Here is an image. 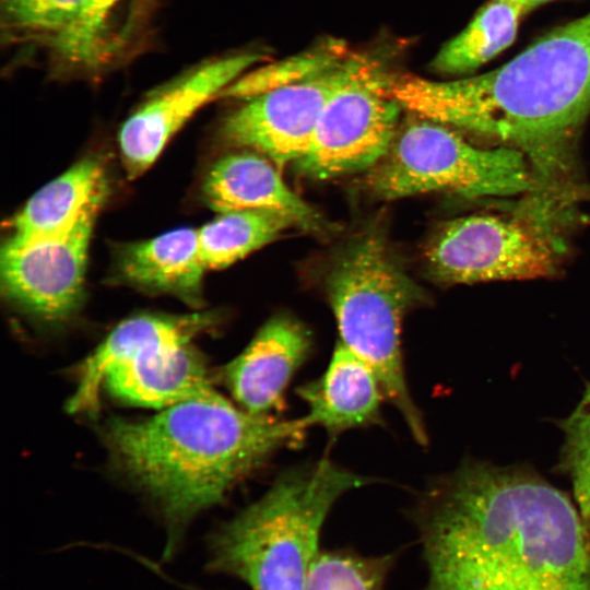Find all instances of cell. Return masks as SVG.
Wrapping results in <instances>:
<instances>
[{"label": "cell", "mask_w": 590, "mask_h": 590, "mask_svg": "<svg viewBox=\"0 0 590 590\" xmlns=\"http://www.w3.org/2000/svg\"><path fill=\"white\" fill-rule=\"evenodd\" d=\"M427 590H590V538L565 494L531 474L470 463L427 495Z\"/></svg>", "instance_id": "cell-1"}, {"label": "cell", "mask_w": 590, "mask_h": 590, "mask_svg": "<svg viewBox=\"0 0 590 590\" xmlns=\"http://www.w3.org/2000/svg\"><path fill=\"white\" fill-rule=\"evenodd\" d=\"M392 93L413 115L521 151L551 185L590 113V12L489 72L447 81L396 78Z\"/></svg>", "instance_id": "cell-2"}, {"label": "cell", "mask_w": 590, "mask_h": 590, "mask_svg": "<svg viewBox=\"0 0 590 590\" xmlns=\"http://www.w3.org/2000/svg\"><path fill=\"white\" fill-rule=\"evenodd\" d=\"M307 428L304 417L255 415L219 393L162 409L148 418H113L103 437L114 462L161 511L169 555L198 514L223 500Z\"/></svg>", "instance_id": "cell-3"}, {"label": "cell", "mask_w": 590, "mask_h": 590, "mask_svg": "<svg viewBox=\"0 0 590 590\" xmlns=\"http://www.w3.org/2000/svg\"><path fill=\"white\" fill-rule=\"evenodd\" d=\"M366 483L327 459L285 472L214 535L210 569L237 577L251 590H305L329 511Z\"/></svg>", "instance_id": "cell-4"}, {"label": "cell", "mask_w": 590, "mask_h": 590, "mask_svg": "<svg viewBox=\"0 0 590 590\" xmlns=\"http://www.w3.org/2000/svg\"><path fill=\"white\" fill-rule=\"evenodd\" d=\"M340 342L375 371L385 398L414 439L427 435L405 379L401 347L405 315L422 300L420 288L394 259L385 236L367 231L338 256L326 283Z\"/></svg>", "instance_id": "cell-5"}, {"label": "cell", "mask_w": 590, "mask_h": 590, "mask_svg": "<svg viewBox=\"0 0 590 590\" xmlns=\"http://www.w3.org/2000/svg\"><path fill=\"white\" fill-rule=\"evenodd\" d=\"M366 185L382 200L437 191L510 196L548 187L521 151L476 146L457 129L416 115L400 126Z\"/></svg>", "instance_id": "cell-6"}, {"label": "cell", "mask_w": 590, "mask_h": 590, "mask_svg": "<svg viewBox=\"0 0 590 590\" xmlns=\"http://www.w3.org/2000/svg\"><path fill=\"white\" fill-rule=\"evenodd\" d=\"M553 187L511 211L448 221L429 240L425 257L440 282L468 284L552 275L565 251L560 196Z\"/></svg>", "instance_id": "cell-7"}, {"label": "cell", "mask_w": 590, "mask_h": 590, "mask_svg": "<svg viewBox=\"0 0 590 590\" xmlns=\"http://www.w3.org/2000/svg\"><path fill=\"white\" fill-rule=\"evenodd\" d=\"M396 78L376 58L352 54L344 79L327 99L309 146L295 163L326 180L371 169L389 150L404 109L392 93Z\"/></svg>", "instance_id": "cell-8"}, {"label": "cell", "mask_w": 590, "mask_h": 590, "mask_svg": "<svg viewBox=\"0 0 590 590\" xmlns=\"http://www.w3.org/2000/svg\"><path fill=\"white\" fill-rule=\"evenodd\" d=\"M88 209L69 231L27 244L5 243L1 249V283L7 296L28 312L49 321L69 318L83 298L87 250L97 213Z\"/></svg>", "instance_id": "cell-9"}, {"label": "cell", "mask_w": 590, "mask_h": 590, "mask_svg": "<svg viewBox=\"0 0 590 590\" xmlns=\"http://www.w3.org/2000/svg\"><path fill=\"white\" fill-rule=\"evenodd\" d=\"M349 52L331 68L245 99L224 121V139L253 149L278 167L297 163L307 151L323 106L344 79Z\"/></svg>", "instance_id": "cell-10"}, {"label": "cell", "mask_w": 590, "mask_h": 590, "mask_svg": "<svg viewBox=\"0 0 590 590\" xmlns=\"http://www.w3.org/2000/svg\"><path fill=\"white\" fill-rule=\"evenodd\" d=\"M261 59L260 54L241 52L204 62L148 99L125 121L118 135L129 176L145 172L199 108Z\"/></svg>", "instance_id": "cell-11"}, {"label": "cell", "mask_w": 590, "mask_h": 590, "mask_svg": "<svg viewBox=\"0 0 590 590\" xmlns=\"http://www.w3.org/2000/svg\"><path fill=\"white\" fill-rule=\"evenodd\" d=\"M307 329L287 315L269 319L222 371L237 405L260 416L280 408L285 389L311 352Z\"/></svg>", "instance_id": "cell-12"}, {"label": "cell", "mask_w": 590, "mask_h": 590, "mask_svg": "<svg viewBox=\"0 0 590 590\" xmlns=\"http://www.w3.org/2000/svg\"><path fill=\"white\" fill-rule=\"evenodd\" d=\"M140 406L165 409L219 394L200 354L190 342H156L110 368L103 389Z\"/></svg>", "instance_id": "cell-13"}, {"label": "cell", "mask_w": 590, "mask_h": 590, "mask_svg": "<svg viewBox=\"0 0 590 590\" xmlns=\"http://www.w3.org/2000/svg\"><path fill=\"white\" fill-rule=\"evenodd\" d=\"M278 168L261 154L227 155L208 174L203 185L204 199L220 213L269 212L286 217L305 231L324 229L320 214L285 184Z\"/></svg>", "instance_id": "cell-14"}, {"label": "cell", "mask_w": 590, "mask_h": 590, "mask_svg": "<svg viewBox=\"0 0 590 590\" xmlns=\"http://www.w3.org/2000/svg\"><path fill=\"white\" fill-rule=\"evenodd\" d=\"M297 393L306 403L308 426H321L333 436L381 420L385 394L375 371L340 341L324 373Z\"/></svg>", "instance_id": "cell-15"}, {"label": "cell", "mask_w": 590, "mask_h": 590, "mask_svg": "<svg viewBox=\"0 0 590 590\" xmlns=\"http://www.w3.org/2000/svg\"><path fill=\"white\" fill-rule=\"evenodd\" d=\"M213 324V315L209 312L140 315L123 320L81 365L76 387L67 402L68 411L96 412L105 374L143 347L167 340L191 342Z\"/></svg>", "instance_id": "cell-16"}, {"label": "cell", "mask_w": 590, "mask_h": 590, "mask_svg": "<svg viewBox=\"0 0 590 590\" xmlns=\"http://www.w3.org/2000/svg\"><path fill=\"white\" fill-rule=\"evenodd\" d=\"M107 193L103 163L85 157L35 192L12 222L7 243L27 244L71 229Z\"/></svg>", "instance_id": "cell-17"}, {"label": "cell", "mask_w": 590, "mask_h": 590, "mask_svg": "<svg viewBox=\"0 0 590 590\" xmlns=\"http://www.w3.org/2000/svg\"><path fill=\"white\" fill-rule=\"evenodd\" d=\"M203 262L198 229L178 228L125 248L119 272L130 284L199 305Z\"/></svg>", "instance_id": "cell-18"}, {"label": "cell", "mask_w": 590, "mask_h": 590, "mask_svg": "<svg viewBox=\"0 0 590 590\" xmlns=\"http://www.w3.org/2000/svg\"><path fill=\"white\" fill-rule=\"evenodd\" d=\"M524 15L512 0H488L471 22L447 42L434 58V70L445 75L471 73L509 47Z\"/></svg>", "instance_id": "cell-19"}, {"label": "cell", "mask_w": 590, "mask_h": 590, "mask_svg": "<svg viewBox=\"0 0 590 590\" xmlns=\"http://www.w3.org/2000/svg\"><path fill=\"white\" fill-rule=\"evenodd\" d=\"M294 226L284 216L261 211H229L198 229L206 269H222L275 239Z\"/></svg>", "instance_id": "cell-20"}, {"label": "cell", "mask_w": 590, "mask_h": 590, "mask_svg": "<svg viewBox=\"0 0 590 590\" xmlns=\"http://www.w3.org/2000/svg\"><path fill=\"white\" fill-rule=\"evenodd\" d=\"M349 52L340 42L323 43L285 60L250 69L227 86L220 96L248 99L272 88L316 75L340 62Z\"/></svg>", "instance_id": "cell-21"}, {"label": "cell", "mask_w": 590, "mask_h": 590, "mask_svg": "<svg viewBox=\"0 0 590 590\" xmlns=\"http://www.w3.org/2000/svg\"><path fill=\"white\" fill-rule=\"evenodd\" d=\"M83 0H0L2 27L54 48L74 26Z\"/></svg>", "instance_id": "cell-22"}, {"label": "cell", "mask_w": 590, "mask_h": 590, "mask_svg": "<svg viewBox=\"0 0 590 590\" xmlns=\"http://www.w3.org/2000/svg\"><path fill=\"white\" fill-rule=\"evenodd\" d=\"M389 557H363L345 552L320 554L305 590H382Z\"/></svg>", "instance_id": "cell-23"}, {"label": "cell", "mask_w": 590, "mask_h": 590, "mask_svg": "<svg viewBox=\"0 0 590 590\" xmlns=\"http://www.w3.org/2000/svg\"><path fill=\"white\" fill-rule=\"evenodd\" d=\"M119 0H83L78 21L52 48L63 61L83 67L96 66L105 55V21Z\"/></svg>", "instance_id": "cell-24"}, {"label": "cell", "mask_w": 590, "mask_h": 590, "mask_svg": "<svg viewBox=\"0 0 590 590\" xmlns=\"http://www.w3.org/2000/svg\"><path fill=\"white\" fill-rule=\"evenodd\" d=\"M566 463L583 520L590 524V386L564 422Z\"/></svg>", "instance_id": "cell-25"}, {"label": "cell", "mask_w": 590, "mask_h": 590, "mask_svg": "<svg viewBox=\"0 0 590 590\" xmlns=\"http://www.w3.org/2000/svg\"><path fill=\"white\" fill-rule=\"evenodd\" d=\"M515 1L520 8L521 10L523 11V13H528L536 8H539L540 5H543L550 1H553V0H512Z\"/></svg>", "instance_id": "cell-26"}]
</instances>
